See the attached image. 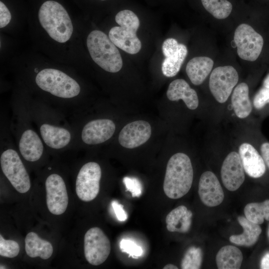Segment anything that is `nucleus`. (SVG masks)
<instances>
[{
    "instance_id": "obj_1",
    "label": "nucleus",
    "mask_w": 269,
    "mask_h": 269,
    "mask_svg": "<svg viewBox=\"0 0 269 269\" xmlns=\"http://www.w3.org/2000/svg\"><path fill=\"white\" fill-rule=\"evenodd\" d=\"M33 123L49 153L72 150L75 134L67 116L41 99L27 97Z\"/></svg>"
},
{
    "instance_id": "obj_2",
    "label": "nucleus",
    "mask_w": 269,
    "mask_h": 269,
    "mask_svg": "<svg viewBox=\"0 0 269 269\" xmlns=\"http://www.w3.org/2000/svg\"><path fill=\"white\" fill-rule=\"evenodd\" d=\"M35 73V85L45 97L42 101L68 117L86 109L81 97V86L74 78L53 68L43 69Z\"/></svg>"
},
{
    "instance_id": "obj_3",
    "label": "nucleus",
    "mask_w": 269,
    "mask_h": 269,
    "mask_svg": "<svg viewBox=\"0 0 269 269\" xmlns=\"http://www.w3.org/2000/svg\"><path fill=\"white\" fill-rule=\"evenodd\" d=\"M10 107L9 128L22 159L29 163L42 160L49 153L32 119L27 97L15 98Z\"/></svg>"
},
{
    "instance_id": "obj_4",
    "label": "nucleus",
    "mask_w": 269,
    "mask_h": 269,
    "mask_svg": "<svg viewBox=\"0 0 269 269\" xmlns=\"http://www.w3.org/2000/svg\"><path fill=\"white\" fill-rule=\"evenodd\" d=\"M0 162L3 174L17 191L27 192L31 186L29 175L10 132L9 121L3 116L0 119Z\"/></svg>"
},
{
    "instance_id": "obj_5",
    "label": "nucleus",
    "mask_w": 269,
    "mask_h": 269,
    "mask_svg": "<svg viewBox=\"0 0 269 269\" xmlns=\"http://www.w3.org/2000/svg\"><path fill=\"white\" fill-rule=\"evenodd\" d=\"M68 119L75 134L74 150L106 142L116 131L115 123L109 118H88L79 112L69 116Z\"/></svg>"
},
{
    "instance_id": "obj_6",
    "label": "nucleus",
    "mask_w": 269,
    "mask_h": 269,
    "mask_svg": "<svg viewBox=\"0 0 269 269\" xmlns=\"http://www.w3.org/2000/svg\"><path fill=\"white\" fill-rule=\"evenodd\" d=\"M193 179V170L189 156L184 153L173 154L169 159L163 182V190L169 198H181L189 191Z\"/></svg>"
},
{
    "instance_id": "obj_7",
    "label": "nucleus",
    "mask_w": 269,
    "mask_h": 269,
    "mask_svg": "<svg viewBox=\"0 0 269 269\" xmlns=\"http://www.w3.org/2000/svg\"><path fill=\"white\" fill-rule=\"evenodd\" d=\"M38 19L42 27L55 41L64 43L70 38L73 27L65 8L54 0H47L41 5Z\"/></svg>"
},
{
    "instance_id": "obj_8",
    "label": "nucleus",
    "mask_w": 269,
    "mask_h": 269,
    "mask_svg": "<svg viewBox=\"0 0 269 269\" xmlns=\"http://www.w3.org/2000/svg\"><path fill=\"white\" fill-rule=\"evenodd\" d=\"M87 46L93 60L110 73H117L123 67V60L116 46L103 32L95 30L87 38Z\"/></svg>"
},
{
    "instance_id": "obj_9",
    "label": "nucleus",
    "mask_w": 269,
    "mask_h": 269,
    "mask_svg": "<svg viewBox=\"0 0 269 269\" xmlns=\"http://www.w3.org/2000/svg\"><path fill=\"white\" fill-rule=\"evenodd\" d=\"M115 21L120 26L112 27L109 32V37L118 47L131 54L137 53L141 43L136 35L140 22L137 16L132 10L125 9L119 11Z\"/></svg>"
},
{
    "instance_id": "obj_10",
    "label": "nucleus",
    "mask_w": 269,
    "mask_h": 269,
    "mask_svg": "<svg viewBox=\"0 0 269 269\" xmlns=\"http://www.w3.org/2000/svg\"><path fill=\"white\" fill-rule=\"evenodd\" d=\"M234 40L238 56L244 60L256 61L263 52V36L248 24L242 23L238 26L234 32Z\"/></svg>"
},
{
    "instance_id": "obj_11",
    "label": "nucleus",
    "mask_w": 269,
    "mask_h": 269,
    "mask_svg": "<svg viewBox=\"0 0 269 269\" xmlns=\"http://www.w3.org/2000/svg\"><path fill=\"white\" fill-rule=\"evenodd\" d=\"M102 169L95 161L84 163L79 168L76 178V192L80 200L89 202L94 199L100 190Z\"/></svg>"
},
{
    "instance_id": "obj_12",
    "label": "nucleus",
    "mask_w": 269,
    "mask_h": 269,
    "mask_svg": "<svg viewBox=\"0 0 269 269\" xmlns=\"http://www.w3.org/2000/svg\"><path fill=\"white\" fill-rule=\"evenodd\" d=\"M239 80V75L230 65L218 66L211 72L209 87L212 95L220 103H225Z\"/></svg>"
},
{
    "instance_id": "obj_13",
    "label": "nucleus",
    "mask_w": 269,
    "mask_h": 269,
    "mask_svg": "<svg viewBox=\"0 0 269 269\" xmlns=\"http://www.w3.org/2000/svg\"><path fill=\"white\" fill-rule=\"evenodd\" d=\"M111 251L110 242L98 227L88 230L84 236V255L86 260L93 266H99L108 258Z\"/></svg>"
},
{
    "instance_id": "obj_14",
    "label": "nucleus",
    "mask_w": 269,
    "mask_h": 269,
    "mask_svg": "<svg viewBox=\"0 0 269 269\" xmlns=\"http://www.w3.org/2000/svg\"><path fill=\"white\" fill-rule=\"evenodd\" d=\"M46 204L50 213L59 215L66 210L68 196L65 181L57 173H49L45 179Z\"/></svg>"
},
{
    "instance_id": "obj_15",
    "label": "nucleus",
    "mask_w": 269,
    "mask_h": 269,
    "mask_svg": "<svg viewBox=\"0 0 269 269\" xmlns=\"http://www.w3.org/2000/svg\"><path fill=\"white\" fill-rule=\"evenodd\" d=\"M162 51L165 57L161 65L163 74L167 77L175 76L187 55L186 46L174 38H169L163 42Z\"/></svg>"
},
{
    "instance_id": "obj_16",
    "label": "nucleus",
    "mask_w": 269,
    "mask_h": 269,
    "mask_svg": "<svg viewBox=\"0 0 269 269\" xmlns=\"http://www.w3.org/2000/svg\"><path fill=\"white\" fill-rule=\"evenodd\" d=\"M224 186L231 191L237 190L245 180L244 169L240 155L230 152L224 159L221 170Z\"/></svg>"
},
{
    "instance_id": "obj_17",
    "label": "nucleus",
    "mask_w": 269,
    "mask_h": 269,
    "mask_svg": "<svg viewBox=\"0 0 269 269\" xmlns=\"http://www.w3.org/2000/svg\"><path fill=\"white\" fill-rule=\"evenodd\" d=\"M151 128L145 121H136L128 124L121 131L118 141L121 146L132 149L143 144L150 138Z\"/></svg>"
},
{
    "instance_id": "obj_18",
    "label": "nucleus",
    "mask_w": 269,
    "mask_h": 269,
    "mask_svg": "<svg viewBox=\"0 0 269 269\" xmlns=\"http://www.w3.org/2000/svg\"><path fill=\"white\" fill-rule=\"evenodd\" d=\"M198 194L202 202L208 207L220 205L223 201L224 194L216 176L210 171L201 175L198 184Z\"/></svg>"
},
{
    "instance_id": "obj_19",
    "label": "nucleus",
    "mask_w": 269,
    "mask_h": 269,
    "mask_svg": "<svg viewBox=\"0 0 269 269\" xmlns=\"http://www.w3.org/2000/svg\"><path fill=\"white\" fill-rule=\"evenodd\" d=\"M244 169L251 177L258 178L263 176L266 172L265 161L258 150L251 144L243 143L239 147Z\"/></svg>"
},
{
    "instance_id": "obj_20",
    "label": "nucleus",
    "mask_w": 269,
    "mask_h": 269,
    "mask_svg": "<svg viewBox=\"0 0 269 269\" xmlns=\"http://www.w3.org/2000/svg\"><path fill=\"white\" fill-rule=\"evenodd\" d=\"M166 96L171 101L182 100L187 107L190 110H195L199 105L196 92L182 79H175L169 84Z\"/></svg>"
},
{
    "instance_id": "obj_21",
    "label": "nucleus",
    "mask_w": 269,
    "mask_h": 269,
    "mask_svg": "<svg viewBox=\"0 0 269 269\" xmlns=\"http://www.w3.org/2000/svg\"><path fill=\"white\" fill-rule=\"evenodd\" d=\"M213 65V60L209 57H195L187 63L186 72L192 84L199 85L210 73Z\"/></svg>"
},
{
    "instance_id": "obj_22",
    "label": "nucleus",
    "mask_w": 269,
    "mask_h": 269,
    "mask_svg": "<svg viewBox=\"0 0 269 269\" xmlns=\"http://www.w3.org/2000/svg\"><path fill=\"white\" fill-rule=\"evenodd\" d=\"M192 213L183 205L171 211L166 216V228L169 232L186 233L191 227Z\"/></svg>"
},
{
    "instance_id": "obj_23",
    "label": "nucleus",
    "mask_w": 269,
    "mask_h": 269,
    "mask_svg": "<svg viewBox=\"0 0 269 269\" xmlns=\"http://www.w3.org/2000/svg\"><path fill=\"white\" fill-rule=\"evenodd\" d=\"M238 221L244 232L242 234L230 236V241L239 246L250 247L254 245L262 232L261 228L259 224L250 221L244 216H239Z\"/></svg>"
},
{
    "instance_id": "obj_24",
    "label": "nucleus",
    "mask_w": 269,
    "mask_h": 269,
    "mask_svg": "<svg viewBox=\"0 0 269 269\" xmlns=\"http://www.w3.org/2000/svg\"><path fill=\"white\" fill-rule=\"evenodd\" d=\"M248 85L244 82L238 85L233 91L232 104L236 116L240 119L247 118L252 112Z\"/></svg>"
},
{
    "instance_id": "obj_25",
    "label": "nucleus",
    "mask_w": 269,
    "mask_h": 269,
    "mask_svg": "<svg viewBox=\"0 0 269 269\" xmlns=\"http://www.w3.org/2000/svg\"><path fill=\"white\" fill-rule=\"evenodd\" d=\"M26 254L30 258L40 257L42 259H49L52 255L53 249L51 244L40 238L33 232L28 233L25 239Z\"/></svg>"
},
{
    "instance_id": "obj_26",
    "label": "nucleus",
    "mask_w": 269,
    "mask_h": 269,
    "mask_svg": "<svg viewBox=\"0 0 269 269\" xmlns=\"http://www.w3.org/2000/svg\"><path fill=\"white\" fill-rule=\"evenodd\" d=\"M243 259V254L240 249L235 246L228 245L219 250L216 261L219 269H238L241 266Z\"/></svg>"
},
{
    "instance_id": "obj_27",
    "label": "nucleus",
    "mask_w": 269,
    "mask_h": 269,
    "mask_svg": "<svg viewBox=\"0 0 269 269\" xmlns=\"http://www.w3.org/2000/svg\"><path fill=\"white\" fill-rule=\"evenodd\" d=\"M244 213L249 220L259 225L262 224L264 220L269 221V200L247 204Z\"/></svg>"
},
{
    "instance_id": "obj_28",
    "label": "nucleus",
    "mask_w": 269,
    "mask_h": 269,
    "mask_svg": "<svg viewBox=\"0 0 269 269\" xmlns=\"http://www.w3.org/2000/svg\"><path fill=\"white\" fill-rule=\"evenodd\" d=\"M204 8L218 19L227 18L231 14L233 5L227 0H201Z\"/></svg>"
},
{
    "instance_id": "obj_29",
    "label": "nucleus",
    "mask_w": 269,
    "mask_h": 269,
    "mask_svg": "<svg viewBox=\"0 0 269 269\" xmlns=\"http://www.w3.org/2000/svg\"><path fill=\"white\" fill-rule=\"evenodd\" d=\"M202 261V252L200 248L190 247L186 252L181 263L182 269H198Z\"/></svg>"
},
{
    "instance_id": "obj_30",
    "label": "nucleus",
    "mask_w": 269,
    "mask_h": 269,
    "mask_svg": "<svg viewBox=\"0 0 269 269\" xmlns=\"http://www.w3.org/2000/svg\"><path fill=\"white\" fill-rule=\"evenodd\" d=\"M18 244L13 240H5L0 235V255L1 256L13 258L16 257L19 252Z\"/></svg>"
},
{
    "instance_id": "obj_31",
    "label": "nucleus",
    "mask_w": 269,
    "mask_h": 269,
    "mask_svg": "<svg viewBox=\"0 0 269 269\" xmlns=\"http://www.w3.org/2000/svg\"><path fill=\"white\" fill-rule=\"evenodd\" d=\"M120 247L123 252L128 254L133 258H138L143 253L141 247L129 239H122L120 242Z\"/></svg>"
},
{
    "instance_id": "obj_32",
    "label": "nucleus",
    "mask_w": 269,
    "mask_h": 269,
    "mask_svg": "<svg viewBox=\"0 0 269 269\" xmlns=\"http://www.w3.org/2000/svg\"><path fill=\"white\" fill-rule=\"evenodd\" d=\"M269 104V89L262 87L255 95L253 105L257 110L264 108Z\"/></svg>"
},
{
    "instance_id": "obj_33",
    "label": "nucleus",
    "mask_w": 269,
    "mask_h": 269,
    "mask_svg": "<svg viewBox=\"0 0 269 269\" xmlns=\"http://www.w3.org/2000/svg\"><path fill=\"white\" fill-rule=\"evenodd\" d=\"M123 182L127 191L131 192L133 197H139L142 194V186L138 179L135 178L126 177Z\"/></svg>"
},
{
    "instance_id": "obj_34",
    "label": "nucleus",
    "mask_w": 269,
    "mask_h": 269,
    "mask_svg": "<svg viewBox=\"0 0 269 269\" xmlns=\"http://www.w3.org/2000/svg\"><path fill=\"white\" fill-rule=\"evenodd\" d=\"M11 14L8 8L2 1H0V27L6 26L11 20Z\"/></svg>"
},
{
    "instance_id": "obj_35",
    "label": "nucleus",
    "mask_w": 269,
    "mask_h": 269,
    "mask_svg": "<svg viewBox=\"0 0 269 269\" xmlns=\"http://www.w3.org/2000/svg\"><path fill=\"white\" fill-rule=\"evenodd\" d=\"M112 205L117 219L120 221H126L128 218V215L124 209L123 206L116 201H113Z\"/></svg>"
},
{
    "instance_id": "obj_36",
    "label": "nucleus",
    "mask_w": 269,
    "mask_h": 269,
    "mask_svg": "<svg viewBox=\"0 0 269 269\" xmlns=\"http://www.w3.org/2000/svg\"><path fill=\"white\" fill-rule=\"evenodd\" d=\"M261 154L266 165L269 168V142L265 141L260 145Z\"/></svg>"
},
{
    "instance_id": "obj_37",
    "label": "nucleus",
    "mask_w": 269,
    "mask_h": 269,
    "mask_svg": "<svg viewBox=\"0 0 269 269\" xmlns=\"http://www.w3.org/2000/svg\"><path fill=\"white\" fill-rule=\"evenodd\" d=\"M260 267L261 269H269V252L266 253L262 257Z\"/></svg>"
},
{
    "instance_id": "obj_38",
    "label": "nucleus",
    "mask_w": 269,
    "mask_h": 269,
    "mask_svg": "<svg viewBox=\"0 0 269 269\" xmlns=\"http://www.w3.org/2000/svg\"><path fill=\"white\" fill-rule=\"evenodd\" d=\"M163 269H177L178 268L176 266L173 264H169L165 266Z\"/></svg>"
},
{
    "instance_id": "obj_39",
    "label": "nucleus",
    "mask_w": 269,
    "mask_h": 269,
    "mask_svg": "<svg viewBox=\"0 0 269 269\" xmlns=\"http://www.w3.org/2000/svg\"><path fill=\"white\" fill-rule=\"evenodd\" d=\"M268 238L269 239V226L268 230Z\"/></svg>"
},
{
    "instance_id": "obj_40",
    "label": "nucleus",
    "mask_w": 269,
    "mask_h": 269,
    "mask_svg": "<svg viewBox=\"0 0 269 269\" xmlns=\"http://www.w3.org/2000/svg\"></svg>"
}]
</instances>
